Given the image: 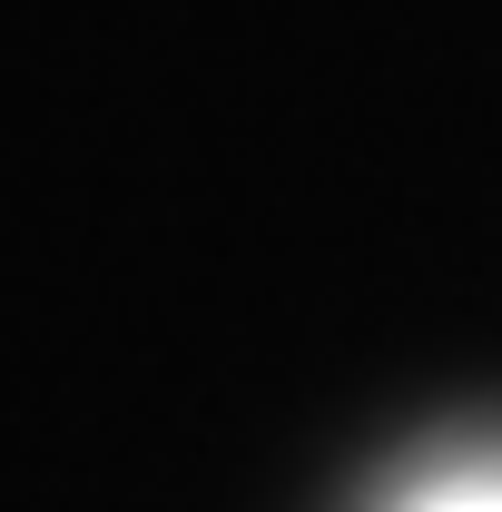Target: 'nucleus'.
<instances>
[{"label":"nucleus","mask_w":502,"mask_h":512,"mask_svg":"<svg viewBox=\"0 0 502 512\" xmlns=\"http://www.w3.org/2000/svg\"><path fill=\"white\" fill-rule=\"evenodd\" d=\"M414 512H502V473H463V483H443V493H424Z\"/></svg>","instance_id":"nucleus-1"}]
</instances>
